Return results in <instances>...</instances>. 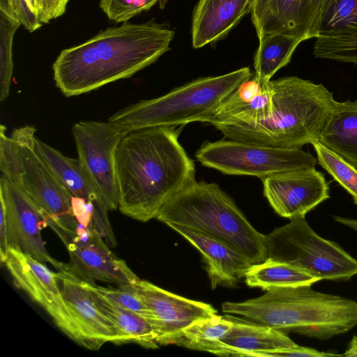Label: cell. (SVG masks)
Returning a JSON list of instances; mask_svg holds the SVG:
<instances>
[{"mask_svg": "<svg viewBox=\"0 0 357 357\" xmlns=\"http://www.w3.org/2000/svg\"><path fill=\"white\" fill-rule=\"evenodd\" d=\"M174 127L129 132L116 154L119 209L141 222L155 218L162 206L195 181L194 161Z\"/></svg>", "mask_w": 357, "mask_h": 357, "instance_id": "cell-1", "label": "cell"}, {"mask_svg": "<svg viewBox=\"0 0 357 357\" xmlns=\"http://www.w3.org/2000/svg\"><path fill=\"white\" fill-rule=\"evenodd\" d=\"M174 35L152 21L108 27L60 52L52 66L56 86L70 97L130 77L169 51Z\"/></svg>", "mask_w": 357, "mask_h": 357, "instance_id": "cell-2", "label": "cell"}, {"mask_svg": "<svg viewBox=\"0 0 357 357\" xmlns=\"http://www.w3.org/2000/svg\"><path fill=\"white\" fill-rule=\"evenodd\" d=\"M223 312L321 341L357 326V301L317 291L310 284L274 288L255 298L225 302Z\"/></svg>", "mask_w": 357, "mask_h": 357, "instance_id": "cell-3", "label": "cell"}, {"mask_svg": "<svg viewBox=\"0 0 357 357\" xmlns=\"http://www.w3.org/2000/svg\"><path fill=\"white\" fill-rule=\"evenodd\" d=\"M269 83L272 111L267 119L213 126L227 139L257 145L301 149L317 142L335 101L333 93L321 84L295 76Z\"/></svg>", "mask_w": 357, "mask_h": 357, "instance_id": "cell-4", "label": "cell"}, {"mask_svg": "<svg viewBox=\"0 0 357 357\" xmlns=\"http://www.w3.org/2000/svg\"><path fill=\"white\" fill-rule=\"evenodd\" d=\"M155 219L221 241L245 255L252 264L267 259L265 235L215 183L195 181L189 184L162 206Z\"/></svg>", "mask_w": 357, "mask_h": 357, "instance_id": "cell-5", "label": "cell"}, {"mask_svg": "<svg viewBox=\"0 0 357 357\" xmlns=\"http://www.w3.org/2000/svg\"><path fill=\"white\" fill-rule=\"evenodd\" d=\"M252 76L248 67L218 76L201 77L158 98L120 109L108 121L128 132L152 127L208 122L220 105Z\"/></svg>", "mask_w": 357, "mask_h": 357, "instance_id": "cell-6", "label": "cell"}, {"mask_svg": "<svg viewBox=\"0 0 357 357\" xmlns=\"http://www.w3.org/2000/svg\"><path fill=\"white\" fill-rule=\"evenodd\" d=\"M0 126L1 174L23 190L45 212L47 220L61 227L76 229L71 195L35 146L36 128L25 126L10 137Z\"/></svg>", "mask_w": 357, "mask_h": 357, "instance_id": "cell-7", "label": "cell"}, {"mask_svg": "<svg viewBox=\"0 0 357 357\" xmlns=\"http://www.w3.org/2000/svg\"><path fill=\"white\" fill-rule=\"evenodd\" d=\"M267 258L289 264L320 280L347 281L357 274V259L337 242L317 234L305 218L265 235Z\"/></svg>", "mask_w": 357, "mask_h": 357, "instance_id": "cell-8", "label": "cell"}, {"mask_svg": "<svg viewBox=\"0 0 357 357\" xmlns=\"http://www.w3.org/2000/svg\"><path fill=\"white\" fill-rule=\"evenodd\" d=\"M204 166L230 175H248L263 179L286 171L314 167L317 159L301 149H284L243 142H205L196 152Z\"/></svg>", "mask_w": 357, "mask_h": 357, "instance_id": "cell-9", "label": "cell"}, {"mask_svg": "<svg viewBox=\"0 0 357 357\" xmlns=\"http://www.w3.org/2000/svg\"><path fill=\"white\" fill-rule=\"evenodd\" d=\"M72 132L87 179L108 210L119 208L116 154L128 132L109 121H81L73 125Z\"/></svg>", "mask_w": 357, "mask_h": 357, "instance_id": "cell-10", "label": "cell"}, {"mask_svg": "<svg viewBox=\"0 0 357 357\" xmlns=\"http://www.w3.org/2000/svg\"><path fill=\"white\" fill-rule=\"evenodd\" d=\"M48 226L66 245L70 262L63 268L80 279L114 283L119 287L135 283L139 278L126 263L116 257L94 229L78 222L76 229L61 227L47 220Z\"/></svg>", "mask_w": 357, "mask_h": 357, "instance_id": "cell-11", "label": "cell"}, {"mask_svg": "<svg viewBox=\"0 0 357 357\" xmlns=\"http://www.w3.org/2000/svg\"><path fill=\"white\" fill-rule=\"evenodd\" d=\"M4 264L15 285L42 307L63 333L84 347V338L59 286L58 273L44 263L13 248L8 249Z\"/></svg>", "mask_w": 357, "mask_h": 357, "instance_id": "cell-12", "label": "cell"}, {"mask_svg": "<svg viewBox=\"0 0 357 357\" xmlns=\"http://www.w3.org/2000/svg\"><path fill=\"white\" fill-rule=\"evenodd\" d=\"M0 198L5 206L8 248L42 263H50L58 271L62 270L65 264L48 253L41 236V230L48 226L45 212L23 190L2 174Z\"/></svg>", "mask_w": 357, "mask_h": 357, "instance_id": "cell-13", "label": "cell"}, {"mask_svg": "<svg viewBox=\"0 0 357 357\" xmlns=\"http://www.w3.org/2000/svg\"><path fill=\"white\" fill-rule=\"evenodd\" d=\"M133 285L149 312L159 346L174 344L183 329L217 313L208 303L174 294L146 280L139 279Z\"/></svg>", "mask_w": 357, "mask_h": 357, "instance_id": "cell-14", "label": "cell"}, {"mask_svg": "<svg viewBox=\"0 0 357 357\" xmlns=\"http://www.w3.org/2000/svg\"><path fill=\"white\" fill-rule=\"evenodd\" d=\"M261 181L264 195L271 206L280 216L289 220L305 218L330 198L328 183L315 167L280 172Z\"/></svg>", "mask_w": 357, "mask_h": 357, "instance_id": "cell-15", "label": "cell"}, {"mask_svg": "<svg viewBox=\"0 0 357 357\" xmlns=\"http://www.w3.org/2000/svg\"><path fill=\"white\" fill-rule=\"evenodd\" d=\"M324 0H255L251 14L258 38L283 34L307 40L314 30Z\"/></svg>", "mask_w": 357, "mask_h": 357, "instance_id": "cell-16", "label": "cell"}, {"mask_svg": "<svg viewBox=\"0 0 357 357\" xmlns=\"http://www.w3.org/2000/svg\"><path fill=\"white\" fill-rule=\"evenodd\" d=\"M57 273L66 303L84 338V347L96 351L106 342L123 344L115 324L97 307L82 280L65 268Z\"/></svg>", "mask_w": 357, "mask_h": 357, "instance_id": "cell-17", "label": "cell"}, {"mask_svg": "<svg viewBox=\"0 0 357 357\" xmlns=\"http://www.w3.org/2000/svg\"><path fill=\"white\" fill-rule=\"evenodd\" d=\"M202 254L213 289L235 287L252 265L248 258L228 244L187 227L168 225Z\"/></svg>", "mask_w": 357, "mask_h": 357, "instance_id": "cell-18", "label": "cell"}, {"mask_svg": "<svg viewBox=\"0 0 357 357\" xmlns=\"http://www.w3.org/2000/svg\"><path fill=\"white\" fill-rule=\"evenodd\" d=\"M255 0H199L192 24V43L200 48L225 37L251 12Z\"/></svg>", "mask_w": 357, "mask_h": 357, "instance_id": "cell-19", "label": "cell"}, {"mask_svg": "<svg viewBox=\"0 0 357 357\" xmlns=\"http://www.w3.org/2000/svg\"><path fill=\"white\" fill-rule=\"evenodd\" d=\"M273 92L269 82L262 86L253 76L243 82L220 105L207 123H257L272 111Z\"/></svg>", "mask_w": 357, "mask_h": 357, "instance_id": "cell-20", "label": "cell"}, {"mask_svg": "<svg viewBox=\"0 0 357 357\" xmlns=\"http://www.w3.org/2000/svg\"><path fill=\"white\" fill-rule=\"evenodd\" d=\"M232 321V327L221 340L223 356L267 357L270 352L298 346L284 331L248 321Z\"/></svg>", "mask_w": 357, "mask_h": 357, "instance_id": "cell-21", "label": "cell"}, {"mask_svg": "<svg viewBox=\"0 0 357 357\" xmlns=\"http://www.w3.org/2000/svg\"><path fill=\"white\" fill-rule=\"evenodd\" d=\"M317 142L357 169V101H335Z\"/></svg>", "mask_w": 357, "mask_h": 357, "instance_id": "cell-22", "label": "cell"}, {"mask_svg": "<svg viewBox=\"0 0 357 357\" xmlns=\"http://www.w3.org/2000/svg\"><path fill=\"white\" fill-rule=\"evenodd\" d=\"M82 281L97 307L115 324L123 344L132 342L148 349L159 347L153 327L146 318L102 296L93 288V282Z\"/></svg>", "mask_w": 357, "mask_h": 357, "instance_id": "cell-23", "label": "cell"}, {"mask_svg": "<svg viewBox=\"0 0 357 357\" xmlns=\"http://www.w3.org/2000/svg\"><path fill=\"white\" fill-rule=\"evenodd\" d=\"M35 146L71 196L93 202L101 199L87 179L78 159L64 155L36 137Z\"/></svg>", "mask_w": 357, "mask_h": 357, "instance_id": "cell-24", "label": "cell"}, {"mask_svg": "<svg viewBox=\"0 0 357 357\" xmlns=\"http://www.w3.org/2000/svg\"><path fill=\"white\" fill-rule=\"evenodd\" d=\"M259 41L254 59V77L264 86L276 72L289 63L296 47L305 40L295 36L273 34L265 35Z\"/></svg>", "mask_w": 357, "mask_h": 357, "instance_id": "cell-25", "label": "cell"}, {"mask_svg": "<svg viewBox=\"0 0 357 357\" xmlns=\"http://www.w3.org/2000/svg\"><path fill=\"white\" fill-rule=\"evenodd\" d=\"M250 287L269 290L278 287L313 284L319 281L317 278L289 264L267 258L261 263L252 264L244 276Z\"/></svg>", "mask_w": 357, "mask_h": 357, "instance_id": "cell-26", "label": "cell"}, {"mask_svg": "<svg viewBox=\"0 0 357 357\" xmlns=\"http://www.w3.org/2000/svg\"><path fill=\"white\" fill-rule=\"evenodd\" d=\"M232 326L231 319L215 314L183 329L174 344L223 356L221 340Z\"/></svg>", "mask_w": 357, "mask_h": 357, "instance_id": "cell-27", "label": "cell"}, {"mask_svg": "<svg viewBox=\"0 0 357 357\" xmlns=\"http://www.w3.org/2000/svg\"><path fill=\"white\" fill-rule=\"evenodd\" d=\"M357 29V0H324L314 37L338 36Z\"/></svg>", "mask_w": 357, "mask_h": 357, "instance_id": "cell-28", "label": "cell"}, {"mask_svg": "<svg viewBox=\"0 0 357 357\" xmlns=\"http://www.w3.org/2000/svg\"><path fill=\"white\" fill-rule=\"evenodd\" d=\"M20 22L13 17L0 12V100H5L10 93L12 82L13 63L12 47L15 31Z\"/></svg>", "mask_w": 357, "mask_h": 357, "instance_id": "cell-29", "label": "cell"}, {"mask_svg": "<svg viewBox=\"0 0 357 357\" xmlns=\"http://www.w3.org/2000/svg\"><path fill=\"white\" fill-rule=\"evenodd\" d=\"M312 145L319 165L351 195L357 204V169L318 142Z\"/></svg>", "mask_w": 357, "mask_h": 357, "instance_id": "cell-30", "label": "cell"}, {"mask_svg": "<svg viewBox=\"0 0 357 357\" xmlns=\"http://www.w3.org/2000/svg\"><path fill=\"white\" fill-rule=\"evenodd\" d=\"M313 54L317 58L357 64V29L342 36L317 38Z\"/></svg>", "mask_w": 357, "mask_h": 357, "instance_id": "cell-31", "label": "cell"}, {"mask_svg": "<svg viewBox=\"0 0 357 357\" xmlns=\"http://www.w3.org/2000/svg\"><path fill=\"white\" fill-rule=\"evenodd\" d=\"M168 0H100L99 6L109 20L117 23L128 22L136 15L158 5L164 9Z\"/></svg>", "mask_w": 357, "mask_h": 357, "instance_id": "cell-32", "label": "cell"}, {"mask_svg": "<svg viewBox=\"0 0 357 357\" xmlns=\"http://www.w3.org/2000/svg\"><path fill=\"white\" fill-rule=\"evenodd\" d=\"M133 284L113 288L97 286L93 282V288L102 296L122 307L139 314L149 321L150 314L147 307Z\"/></svg>", "mask_w": 357, "mask_h": 357, "instance_id": "cell-33", "label": "cell"}, {"mask_svg": "<svg viewBox=\"0 0 357 357\" xmlns=\"http://www.w3.org/2000/svg\"><path fill=\"white\" fill-rule=\"evenodd\" d=\"M15 17L30 33L43 25L33 10L31 0H13Z\"/></svg>", "mask_w": 357, "mask_h": 357, "instance_id": "cell-34", "label": "cell"}, {"mask_svg": "<svg viewBox=\"0 0 357 357\" xmlns=\"http://www.w3.org/2000/svg\"><path fill=\"white\" fill-rule=\"evenodd\" d=\"M69 0H43L40 22L48 23L50 21L62 16L66 10Z\"/></svg>", "mask_w": 357, "mask_h": 357, "instance_id": "cell-35", "label": "cell"}, {"mask_svg": "<svg viewBox=\"0 0 357 357\" xmlns=\"http://www.w3.org/2000/svg\"><path fill=\"white\" fill-rule=\"evenodd\" d=\"M5 206L0 198V260L4 264L8 251Z\"/></svg>", "mask_w": 357, "mask_h": 357, "instance_id": "cell-36", "label": "cell"}, {"mask_svg": "<svg viewBox=\"0 0 357 357\" xmlns=\"http://www.w3.org/2000/svg\"><path fill=\"white\" fill-rule=\"evenodd\" d=\"M333 219L337 222L351 228L357 233V219L337 215L333 216Z\"/></svg>", "mask_w": 357, "mask_h": 357, "instance_id": "cell-37", "label": "cell"}, {"mask_svg": "<svg viewBox=\"0 0 357 357\" xmlns=\"http://www.w3.org/2000/svg\"><path fill=\"white\" fill-rule=\"evenodd\" d=\"M343 356L356 357L357 356V336L353 335L350 340L347 349L342 354Z\"/></svg>", "mask_w": 357, "mask_h": 357, "instance_id": "cell-38", "label": "cell"}, {"mask_svg": "<svg viewBox=\"0 0 357 357\" xmlns=\"http://www.w3.org/2000/svg\"><path fill=\"white\" fill-rule=\"evenodd\" d=\"M43 0H31L33 10L39 20L43 7Z\"/></svg>", "mask_w": 357, "mask_h": 357, "instance_id": "cell-39", "label": "cell"}]
</instances>
